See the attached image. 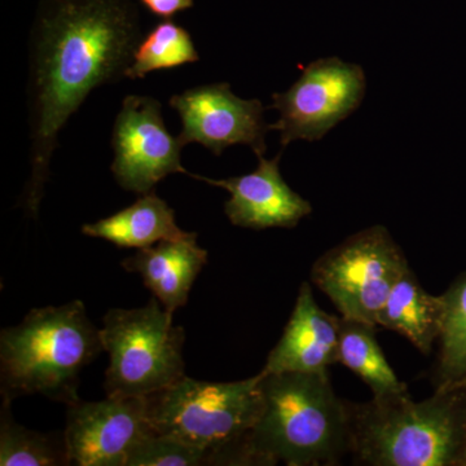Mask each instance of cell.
<instances>
[{
    "label": "cell",
    "instance_id": "obj_18",
    "mask_svg": "<svg viewBox=\"0 0 466 466\" xmlns=\"http://www.w3.org/2000/svg\"><path fill=\"white\" fill-rule=\"evenodd\" d=\"M11 403L0 410V465L61 466L70 464L63 434H43L15 421Z\"/></svg>",
    "mask_w": 466,
    "mask_h": 466
},
{
    "label": "cell",
    "instance_id": "obj_24",
    "mask_svg": "<svg viewBox=\"0 0 466 466\" xmlns=\"http://www.w3.org/2000/svg\"><path fill=\"white\" fill-rule=\"evenodd\" d=\"M464 464H466V459L464 460Z\"/></svg>",
    "mask_w": 466,
    "mask_h": 466
},
{
    "label": "cell",
    "instance_id": "obj_13",
    "mask_svg": "<svg viewBox=\"0 0 466 466\" xmlns=\"http://www.w3.org/2000/svg\"><path fill=\"white\" fill-rule=\"evenodd\" d=\"M339 325L341 318L320 309L309 284L303 283L283 336L262 372H328V367L339 363Z\"/></svg>",
    "mask_w": 466,
    "mask_h": 466
},
{
    "label": "cell",
    "instance_id": "obj_10",
    "mask_svg": "<svg viewBox=\"0 0 466 466\" xmlns=\"http://www.w3.org/2000/svg\"><path fill=\"white\" fill-rule=\"evenodd\" d=\"M182 122L180 143H198L216 156L228 147H250L257 157L267 150L265 106L258 99L245 100L233 94L228 84L188 88L168 100Z\"/></svg>",
    "mask_w": 466,
    "mask_h": 466
},
{
    "label": "cell",
    "instance_id": "obj_17",
    "mask_svg": "<svg viewBox=\"0 0 466 466\" xmlns=\"http://www.w3.org/2000/svg\"><path fill=\"white\" fill-rule=\"evenodd\" d=\"M375 329L376 327L363 321L341 318L339 363L360 377L375 398L407 392V386L386 360Z\"/></svg>",
    "mask_w": 466,
    "mask_h": 466
},
{
    "label": "cell",
    "instance_id": "obj_19",
    "mask_svg": "<svg viewBox=\"0 0 466 466\" xmlns=\"http://www.w3.org/2000/svg\"><path fill=\"white\" fill-rule=\"evenodd\" d=\"M437 391L461 390L466 386V275L446 294Z\"/></svg>",
    "mask_w": 466,
    "mask_h": 466
},
{
    "label": "cell",
    "instance_id": "obj_7",
    "mask_svg": "<svg viewBox=\"0 0 466 466\" xmlns=\"http://www.w3.org/2000/svg\"><path fill=\"white\" fill-rule=\"evenodd\" d=\"M408 268L388 228L373 226L323 254L312 267L311 279L341 318L377 327L383 303Z\"/></svg>",
    "mask_w": 466,
    "mask_h": 466
},
{
    "label": "cell",
    "instance_id": "obj_15",
    "mask_svg": "<svg viewBox=\"0 0 466 466\" xmlns=\"http://www.w3.org/2000/svg\"><path fill=\"white\" fill-rule=\"evenodd\" d=\"M443 319V296L428 293L408 268L383 303L376 323L401 334L417 350L429 354L440 339Z\"/></svg>",
    "mask_w": 466,
    "mask_h": 466
},
{
    "label": "cell",
    "instance_id": "obj_4",
    "mask_svg": "<svg viewBox=\"0 0 466 466\" xmlns=\"http://www.w3.org/2000/svg\"><path fill=\"white\" fill-rule=\"evenodd\" d=\"M458 391H437L422 401L407 391L350 404L349 451L373 466L462 464L466 420Z\"/></svg>",
    "mask_w": 466,
    "mask_h": 466
},
{
    "label": "cell",
    "instance_id": "obj_12",
    "mask_svg": "<svg viewBox=\"0 0 466 466\" xmlns=\"http://www.w3.org/2000/svg\"><path fill=\"white\" fill-rule=\"evenodd\" d=\"M281 153L267 159L258 157L253 173L228 179H210L188 173L191 177L229 192L225 213L233 226L242 228H294L309 216L311 204L288 186L280 173Z\"/></svg>",
    "mask_w": 466,
    "mask_h": 466
},
{
    "label": "cell",
    "instance_id": "obj_16",
    "mask_svg": "<svg viewBox=\"0 0 466 466\" xmlns=\"http://www.w3.org/2000/svg\"><path fill=\"white\" fill-rule=\"evenodd\" d=\"M82 233L118 248L143 249L159 241L183 238L188 232L177 227L173 208L152 191L140 195L131 207L113 216L87 223L82 227Z\"/></svg>",
    "mask_w": 466,
    "mask_h": 466
},
{
    "label": "cell",
    "instance_id": "obj_2",
    "mask_svg": "<svg viewBox=\"0 0 466 466\" xmlns=\"http://www.w3.org/2000/svg\"><path fill=\"white\" fill-rule=\"evenodd\" d=\"M262 372V370H260ZM263 408L253 429L211 458L213 465L334 464L350 447L349 404L328 372L263 373Z\"/></svg>",
    "mask_w": 466,
    "mask_h": 466
},
{
    "label": "cell",
    "instance_id": "obj_22",
    "mask_svg": "<svg viewBox=\"0 0 466 466\" xmlns=\"http://www.w3.org/2000/svg\"><path fill=\"white\" fill-rule=\"evenodd\" d=\"M144 5L156 16L171 18L179 12L193 7V0H142Z\"/></svg>",
    "mask_w": 466,
    "mask_h": 466
},
{
    "label": "cell",
    "instance_id": "obj_9",
    "mask_svg": "<svg viewBox=\"0 0 466 466\" xmlns=\"http://www.w3.org/2000/svg\"><path fill=\"white\" fill-rule=\"evenodd\" d=\"M112 170L125 191L146 195L171 174H188L182 165L184 146L168 133L161 103L128 95L113 126Z\"/></svg>",
    "mask_w": 466,
    "mask_h": 466
},
{
    "label": "cell",
    "instance_id": "obj_11",
    "mask_svg": "<svg viewBox=\"0 0 466 466\" xmlns=\"http://www.w3.org/2000/svg\"><path fill=\"white\" fill-rule=\"evenodd\" d=\"M66 407L64 438L72 465L126 466L135 446L153 433L146 397L79 400Z\"/></svg>",
    "mask_w": 466,
    "mask_h": 466
},
{
    "label": "cell",
    "instance_id": "obj_1",
    "mask_svg": "<svg viewBox=\"0 0 466 466\" xmlns=\"http://www.w3.org/2000/svg\"><path fill=\"white\" fill-rule=\"evenodd\" d=\"M131 0H41L27 48L30 175L21 196L38 218L58 135L88 95L126 78L142 39Z\"/></svg>",
    "mask_w": 466,
    "mask_h": 466
},
{
    "label": "cell",
    "instance_id": "obj_5",
    "mask_svg": "<svg viewBox=\"0 0 466 466\" xmlns=\"http://www.w3.org/2000/svg\"><path fill=\"white\" fill-rule=\"evenodd\" d=\"M262 372L235 382H205L183 377L146 397L155 433L207 451L208 464L219 451L245 437L263 408Z\"/></svg>",
    "mask_w": 466,
    "mask_h": 466
},
{
    "label": "cell",
    "instance_id": "obj_14",
    "mask_svg": "<svg viewBox=\"0 0 466 466\" xmlns=\"http://www.w3.org/2000/svg\"><path fill=\"white\" fill-rule=\"evenodd\" d=\"M207 262L208 251L198 247V233L188 232L183 238L137 249L121 265L139 275L159 303L174 312L188 302L189 291Z\"/></svg>",
    "mask_w": 466,
    "mask_h": 466
},
{
    "label": "cell",
    "instance_id": "obj_6",
    "mask_svg": "<svg viewBox=\"0 0 466 466\" xmlns=\"http://www.w3.org/2000/svg\"><path fill=\"white\" fill-rule=\"evenodd\" d=\"M108 352L106 397H148L186 377V332L155 296L139 309H113L100 329Z\"/></svg>",
    "mask_w": 466,
    "mask_h": 466
},
{
    "label": "cell",
    "instance_id": "obj_8",
    "mask_svg": "<svg viewBox=\"0 0 466 466\" xmlns=\"http://www.w3.org/2000/svg\"><path fill=\"white\" fill-rule=\"evenodd\" d=\"M367 90L363 67L339 57H323L303 69L289 90L272 95L269 108L280 118L269 130L280 133L281 147L296 140L323 139L360 106Z\"/></svg>",
    "mask_w": 466,
    "mask_h": 466
},
{
    "label": "cell",
    "instance_id": "obj_21",
    "mask_svg": "<svg viewBox=\"0 0 466 466\" xmlns=\"http://www.w3.org/2000/svg\"><path fill=\"white\" fill-rule=\"evenodd\" d=\"M208 464L207 451L153 431L131 451L126 466H198Z\"/></svg>",
    "mask_w": 466,
    "mask_h": 466
},
{
    "label": "cell",
    "instance_id": "obj_3",
    "mask_svg": "<svg viewBox=\"0 0 466 466\" xmlns=\"http://www.w3.org/2000/svg\"><path fill=\"white\" fill-rule=\"evenodd\" d=\"M103 351L100 329L82 300L33 309L0 333L2 400L39 394L70 406L79 400L82 370Z\"/></svg>",
    "mask_w": 466,
    "mask_h": 466
},
{
    "label": "cell",
    "instance_id": "obj_23",
    "mask_svg": "<svg viewBox=\"0 0 466 466\" xmlns=\"http://www.w3.org/2000/svg\"><path fill=\"white\" fill-rule=\"evenodd\" d=\"M466 459V429H465V456L464 460ZM462 464H464V461H462Z\"/></svg>",
    "mask_w": 466,
    "mask_h": 466
},
{
    "label": "cell",
    "instance_id": "obj_20",
    "mask_svg": "<svg viewBox=\"0 0 466 466\" xmlns=\"http://www.w3.org/2000/svg\"><path fill=\"white\" fill-rule=\"evenodd\" d=\"M198 60L200 55L188 30L165 18L140 39L126 78L142 79L150 72L174 69Z\"/></svg>",
    "mask_w": 466,
    "mask_h": 466
}]
</instances>
